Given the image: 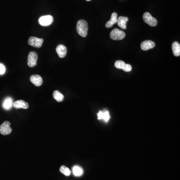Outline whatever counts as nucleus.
Listing matches in <instances>:
<instances>
[{
    "mask_svg": "<svg viewBox=\"0 0 180 180\" xmlns=\"http://www.w3.org/2000/svg\"><path fill=\"white\" fill-rule=\"evenodd\" d=\"M77 31L79 35L81 37H86L88 31V24L87 22L84 20L78 21L77 24Z\"/></svg>",
    "mask_w": 180,
    "mask_h": 180,
    "instance_id": "f257e3e1",
    "label": "nucleus"
},
{
    "mask_svg": "<svg viewBox=\"0 0 180 180\" xmlns=\"http://www.w3.org/2000/svg\"><path fill=\"white\" fill-rule=\"evenodd\" d=\"M111 38L113 40H122L125 38L126 36V34L124 32L118 29H114L111 32L110 35Z\"/></svg>",
    "mask_w": 180,
    "mask_h": 180,
    "instance_id": "f03ea898",
    "label": "nucleus"
},
{
    "mask_svg": "<svg viewBox=\"0 0 180 180\" xmlns=\"http://www.w3.org/2000/svg\"><path fill=\"white\" fill-rule=\"evenodd\" d=\"M143 20L145 23L151 27H155L157 25L158 21L157 19L153 17L148 12H146L144 14Z\"/></svg>",
    "mask_w": 180,
    "mask_h": 180,
    "instance_id": "7ed1b4c3",
    "label": "nucleus"
},
{
    "mask_svg": "<svg viewBox=\"0 0 180 180\" xmlns=\"http://www.w3.org/2000/svg\"><path fill=\"white\" fill-rule=\"evenodd\" d=\"M38 57V55L36 52H30L28 57V65L30 67H34L36 66Z\"/></svg>",
    "mask_w": 180,
    "mask_h": 180,
    "instance_id": "20e7f679",
    "label": "nucleus"
},
{
    "mask_svg": "<svg viewBox=\"0 0 180 180\" xmlns=\"http://www.w3.org/2000/svg\"><path fill=\"white\" fill-rule=\"evenodd\" d=\"M44 40L43 39L38 38L37 37H31L28 40V44L30 46L36 48H41L43 43Z\"/></svg>",
    "mask_w": 180,
    "mask_h": 180,
    "instance_id": "39448f33",
    "label": "nucleus"
},
{
    "mask_svg": "<svg viewBox=\"0 0 180 180\" xmlns=\"http://www.w3.org/2000/svg\"><path fill=\"white\" fill-rule=\"evenodd\" d=\"M11 123L9 121H5L0 125V133L4 135H7L11 134L12 129L10 127Z\"/></svg>",
    "mask_w": 180,
    "mask_h": 180,
    "instance_id": "423d86ee",
    "label": "nucleus"
},
{
    "mask_svg": "<svg viewBox=\"0 0 180 180\" xmlns=\"http://www.w3.org/2000/svg\"><path fill=\"white\" fill-rule=\"evenodd\" d=\"M53 21V17L51 15L44 16L40 17L39 19V23L42 26L51 25Z\"/></svg>",
    "mask_w": 180,
    "mask_h": 180,
    "instance_id": "0eeeda50",
    "label": "nucleus"
},
{
    "mask_svg": "<svg viewBox=\"0 0 180 180\" xmlns=\"http://www.w3.org/2000/svg\"><path fill=\"white\" fill-rule=\"evenodd\" d=\"M115 67L119 69H122L125 72H130L132 70V67L130 64H126L123 61L119 60L116 62L115 64Z\"/></svg>",
    "mask_w": 180,
    "mask_h": 180,
    "instance_id": "6e6552de",
    "label": "nucleus"
},
{
    "mask_svg": "<svg viewBox=\"0 0 180 180\" xmlns=\"http://www.w3.org/2000/svg\"><path fill=\"white\" fill-rule=\"evenodd\" d=\"M155 47V43L151 40H146L142 42L141 44V48L143 51H147Z\"/></svg>",
    "mask_w": 180,
    "mask_h": 180,
    "instance_id": "1a4fd4ad",
    "label": "nucleus"
},
{
    "mask_svg": "<svg viewBox=\"0 0 180 180\" xmlns=\"http://www.w3.org/2000/svg\"><path fill=\"white\" fill-rule=\"evenodd\" d=\"M31 82L36 86H41L43 83V79L40 76L38 75H34L31 76L30 78Z\"/></svg>",
    "mask_w": 180,
    "mask_h": 180,
    "instance_id": "9d476101",
    "label": "nucleus"
},
{
    "mask_svg": "<svg viewBox=\"0 0 180 180\" xmlns=\"http://www.w3.org/2000/svg\"><path fill=\"white\" fill-rule=\"evenodd\" d=\"M13 106L16 109L22 108V109H27L29 108V104L24 100H20L15 102L13 103Z\"/></svg>",
    "mask_w": 180,
    "mask_h": 180,
    "instance_id": "9b49d317",
    "label": "nucleus"
},
{
    "mask_svg": "<svg viewBox=\"0 0 180 180\" xmlns=\"http://www.w3.org/2000/svg\"><path fill=\"white\" fill-rule=\"evenodd\" d=\"M56 52L58 54L59 56L61 58L65 57L67 55V50L63 45H59L56 48Z\"/></svg>",
    "mask_w": 180,
    "mask_h": 180,
    "instance_id": "f8f14e48",
    "label": "nucleus"
},
{
    "mask_svg": "<svg viewBox=\"0 0 180 180\" xmlns=\"http://www.w3.org/2000/svg\"><path fill=\"white\" fill-rule=\"evenodd\" d=\"M129 19L126 17L121 16L119 17L117 21V24L119 27L122 29H126L127 28V23Z\"/></svg>",
    "mask_w": 180,
    "mask_h": 180,
    "instance_id": "ddd939ff",
    "label": "nucleus"
},
{
    "mask_svg": "<svg viewBox=\"0 0 180 180\" xmlns=\"http://www.w3.org/2000/svg\"><path fill=\"white\" fill-rule=\"evenodd\" d=\"M118 14L117 13H113L111 16V18L110 20L106 24V27L107 28H111L113 27L114 25L115 24L117 23L118 21Z\"/></svg>",
    "mask_w": 180,
    "mask_h": 180,
    "instance_id": "4468645a",
    "label": "nucleus"
},
{
    "mask_svg": "<svg viewBox=\"0 0 180 180\" xmlns=\"http://www.w3.org/2000/svg\"><path fill=\"white\" fill-rule=\"evenodd\" d=\"M13 101L11 97H7L4 100L3 103V107L6 110H10L13 106Z\"/></svg>",
    "mask_w": 180,
    "mask_h": 180,
    "instance_id": "2eb2a0df",
    "label": "nucleus"
},
{
    "mask_svg": "<svg viewBox=\"0 0 180 180\" xmlns=\"http://www.w3.org/2000/svg\"><path fill=\"white\" fill-rule=\"evenodd\" d=\"M110 118V116L108 111H105L104 112L100 111L98 113V119L99 120L103 119L105 122H107L109 120Z\"/></svg>",
    "mask_w": 180,
    "mask_h": 180,
    "instance_id": "dca6fc26",
    "label": "nucleus"
},
{
    "mask_svg": "<svg viewBox=\"0 0 180 180\" xmlns=\"http://www.w3.org/2000/svg\"><path fill=\"white\" fill-rule=\"evenodd\" d=\"M173 53L174 56L176 57H179L180 55V45L177 42H175L173 43L172 46Z\"/></svg>",
    "mask_w": 180,
    "mask_h": 180,
    "instance_id": "f3484780",
    "label": "nucleus"
},
{
    "mask_svg": "<svg viewBox=\"0 0 180 180\" xmlns=\"http://www.w3.org/2000/svg\"><path fill=\"white\" fill-rule=\"evenodd\" d=\"M73 173L75 176L80 177L82 176L84 171L81 167L76 165L73 167Z\"/></svg>",
    "mask_w": 180,
    "mask_h": 180,
    "instance_id": "a211bd4d",
    "label": "nucleus"
},
{
    "mask_svg": "<svg viewBox=\"0 0 180 180\" xmlns=\"http://www.w3.org/2000/svg\"><path fill=\"white\" fill-rule=\"evenodd\" d=\"M53 96L54 98L59 102H62L64 99V96L63 95L58 91H55L54 92Z\"/></svg>",
    "mask_w": 180,
    "mask_h": 180,
    "instance_id": "6ab92c4d",
    "label": "nucleus"
},
{
    "mask_svg": "<svg viewBox=\"0 0 180 180\" xmlns=\"http://www.w3.org/2000/svg\"><path fill=\"white\" fill-rule=\"evenodd\" d=\"M60 172L62 173V174L65 175L66 176H69L71 174V172L70 169L64 165L60 167Z\"/></svg>",
    "mask_w": 180,
    "mask_h": 180,
    "instance_id": "aec40b11",
    "label": "nucleus"
},
{
    "mask_svg": "<svg viewBox=\"0 0 180 180\" xmlns=\"http://www.w3.org/2000/svg\"><path fill=\"white\" fill-rule=\"evenodd\" d=\"M5 66L3 64L0 63V75H3L5 73Z\"/></svg>",
    "mask_w": 180,
    "mask_h": 180,
    "instance_id": "412c9836",
    "label": "nucleus"
},
{
    "mask_svg": "<svg viewBox=\"0 0 180 180\" xmlns=\"http://www.w3.org/2000/svg\"><path fill=\"white\" fill-rule=\"evenodd\" d=\"M87 1H91V0H86Z\"/></svg>",
    "mask_w": 180,
    "mask_h": 180,
    "instance_id": "4be33fe9",
    "label": "nucleus"
}]
</instances>
